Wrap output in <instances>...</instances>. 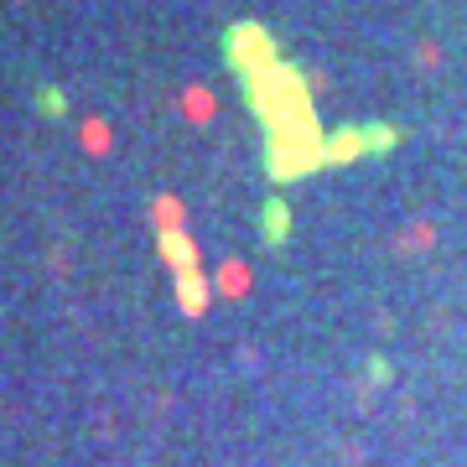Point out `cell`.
<instances>
[{
    "label": "cell",
    "mask_w": 467,
    "mask_h": 467,
    "mask_svg": "<svg viewBox=\"0 0 467 467\" xmlns=\"http://www.w3.org/2000/svg\"><path fill=\"white\" fill-rule=\"evenodd\" d=\"M182 306H187V312H198V306H202V285L192 281V275L182 281Z\"/></svg>",
    "instance_id": "cell-2"
},
{
    "label": "cell",
    "mask_w": 467,
    "mask_h": 467,
    "mask_svg": "<svg viewBox=\"0 0 467 467\" xmlns=\"http://www.w3.org/2000/svg\"><path fill=\"white\" fill-rule=\"evenodd\" d=\"M161 250H167V260H177V265H192V244H187L182 234H167Z\"/></svg>",
    "instance_id": "cell-1"
},
{
    "label": "cell",
    "mask_w": 467,
    "mask_h": 467,
    "mask_svg": "<svg viewBox=\"0 0 467 467\" xmlns=\"http://www.w3.org/2000/svg\"><path fill=\"white\" fill-rule=\"evenodd\" d=\"M36 109H47V115H63V94H57V88H42V94H36Z\"/></svg>",
    "instance_id": "cell-3"
}]
</instances>
